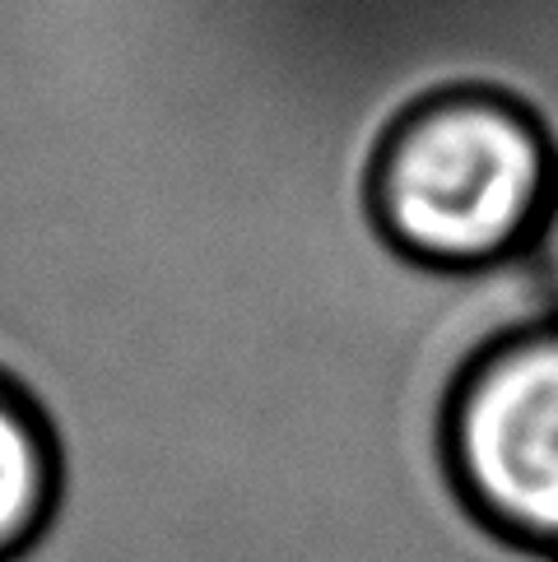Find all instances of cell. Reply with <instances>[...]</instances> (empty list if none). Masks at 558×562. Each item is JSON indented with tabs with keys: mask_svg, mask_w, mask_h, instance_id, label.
I'll list each match as a JSON object with an SVG mask.
<instances>
[{
	"mask_svg": "<svg viewBox=\"0 0 558 562\" xmlns=\"http://www.w3.org/2000/svg\"><path fill=\"white\" fill-rule=\"evenodd\" d=\"M558 191L545 126L489 89L405 108L368 168V218L382 243L433 274H480L526 256Z\"/></svg>",
	"mask_w": 558,
	"mask_h": 562,
	"instance_id": "1",
	"label": "cell"
},
{
	"mask_svg": "<svg viewBox=\"0 0 558 562\" xmlns=\"http://www.w3.org/2000/svg\"><path fill=\"white\" fill-rule=\"evenodd\" d=\"M433 451L475 530L558 562V312L480 339L447 376Z\"/></svg>",
	"mask_w": 558,
	"mask_h": 562,
	"instance_id": "2",
	"label": "cell"
},
{
	"mask_svg": "<svg viewBox=\"0 0 558 562\" xmlns=\"http://www.w3.org/2000/svg\"><path fill=\"white\" fill-rule=\"evenodd\" d=\"M66 502L62 428L14 368L0 363V562H24Z\"/></svg>",
	"mask_w": 558,
	"mask_h": 562,
	"instance_id": "3",
	"label": "cell"
},
{
	"mask_svg": "<svg viewBox=\"0 0 558 562\" xmlns=\"http://www.w3.org/2000/svg\"><path fill=\"white\" fill-rule=\"evenodd\" d=\"M535 279H540V289L549 297V312H558V191L549 200V210L540 218V228H535V243L526 251Z\"/></svg>",
	"mask_w": 558,
	"mask_h": 562,
	"instance_id": "4",
	"label": "cell"
}]
</instances>
